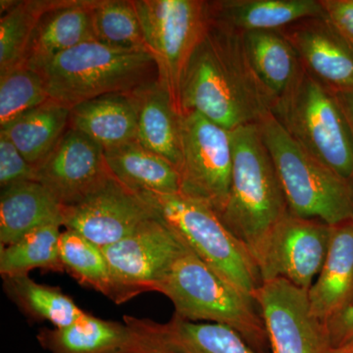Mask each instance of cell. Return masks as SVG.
<instances>
[{
	"mask_svg": "<svg viewBox=\"0 0 353 353\" xmlns=\"http://www.w3.org/2000/svg\"><path fill=\"white\" fill-rule=\"evenodd\" d=\"M63 215L66 229L101 248L123 240L159 216L152 202L113 174L82 201L63 208Z\"/></svg>",
	"mask_w": 353,
	"mask_h": 353,
	"instance_id": "cell-12",
	"label": "cell"
},
{
	"mask_svg": "<svg viewBox=\"0 0 353 353\" xmlns=\"http://www.w3.org/2000/svg\"><path fill=\"white\" fill-rule=\"evenodd\" d=\"M152 326L169 347L180 353H262L225 325L185 321L174 315L167 323L152 321Z\"/></svg>",
	"mask_w": 353,
	"mask_h": 353,
	"instance_id": "cell-26",
	"label": "cell"
},
{
	"mask_svg": "<svg viewBox=\"0 0 353 353\" xmlns=\"http://www.w3.org/2000/svg\"><path fill=\"white\" fill-rule=\"evenodd\" d=\"M353 137V90L334 92Z\"/></svg>",
	"mask_w": 353,
	"mask_h": 353,
	"instance_id": "cell-37",
	"label": "cell"
},
{
	"mask_svg": "<svg viewBox=\"0 0 353 353\" xmlns=\"http://www.w3.org/2000/svg\"><path fill=\"white\" fill-rule=\"evenodd\" d=\"M209 4L211 19L241 34L282 31L299 21L324 16L320 0H220Z\"/></svg>",
	"mask_w": 353,
	"mask_h": 353,
	"instance_id": "cell-18",
	"label": "cell"
},
{
	"mask_svg": "<svg viewBox=\"0 0 353 353\" xmlns=\"http://www.w3.org/2000/svg\"><path fill=\"white\" fill-rule=\"evenodd\" d=\"M185 246L175 230L158 216L123 240L102 248L110 274L108 299L123 304L157 292Z\"/></svg>",
	"mask_w": 353,
	"mask_h": 353,
	"instance_id": "cell-9",
	"label": "cell"
},
{
	"mask_svg": "<svg viewBox=\"0 0 353 353\" xmlns=\"http://www.w3.org/2000/svg\"><path fill=\"white\" fill-rule=\"evenodd\" d=\"M36 170L37 182L62 208L82 201L112 174L103 148L70 127Z\"/></svg>",
	"mask_w": 353,
	"mask_h": 353,
	"instance_id": "cell-14",
	"label": "cell"
},
{
	"mask_svg": "<svg viewBox=\"0 0 353 353\" xmlns=\"http://www.w3.org/2000/svg\"><path fill=\"white\" fill-rule=\"evenodd\" d=\"M143 196L211 270L253 299L262 284L259 267L212 208L180 194Z\"/></svg>",
	"mask_w": 353,
	"mask_h": 353,
	"instance_id": "cell-7",
	"label": "cell"
},
{
	"mask_svg": "<svg viewBox=\"0 0 353 353\" xmlns=\"http://www.w3.org/2000/svg\"><path fill=\"white\" fill-rule=\"evenodd\" d=\"M271 113L306 152L353 187V137L333 90L304 69Z\"/></svg>",
	"mask_w": 353,
	"mask_h": 353,
	"instance_id": "cell-6",
	"label": "cell"
},
{
	"mask_svg": "<svg viewBox=\"0 0 353 353\" xmlns=\"http://www.w3.org/2000/svg\"><path fill=\"white\" fill-rule=\"evenodd\" d=\"M130 336L125 323L109 321L85 313L62 328H43L37 336L50 353H115Z\"/></svg>",
	"mask_w": 353,
	"mask_h": 353,
	"instance_id": "cell-25",
	"label": "cell"
},
{
	"mask_svg": "<svg viewBox=\"0 0 353 353\" xmlns=\"http://www.w3.org/2000/svg\"><path fill=\"white\" fill-rule=\"evenodd\" d=\"M69 127L83 132L104 152L138 141L137 111L132 92H117L77 104Z\"/></svg>",
	"mask_w": 353,
	"mask_h": 353,
	"instance_id": "cell-20",
	"label": "cell"
},
{
	"mask_svg": "<svg viewBox=\"0 0 353 353\" xmlns=\"http://www.w3.org/2000/svg\"><path fill=\"white\" fill-rule=\"evenodd\" d=\"M180 194L220 215L226 205L233 167L231 132L196 111L181 116Z\"/></svg>",
	"mask_w": 353,
	"mask_h": 353,
	"instance_id": "cell-10",
	"label": "cell"
},
{
	"mask_svg": "<svg viewBox=\"0 0 353 353\" xmlns=\"http://www.w3.org/2000/svg\"><path fill=\"white\" fill-rule=\"evenodd\" d=\"M157 292L170 299L174 315L180 319L225 325L238 332L257 352L267 353L270 347L253 299L219 277L188 245Z\"/></svg>",
	"mask_w": 353,
	"mask_h": 353,
	"instance_id": "cell-3",
	"label": "cell"
},
{
	"mask_svg": "<svg viewBox=\"0 0 353 353\" xmlns=\"http://www.w3.org/2000/svg\"><path fill=\"white\" fill-rule=\"evenodd\" d=\"M59 248L65 272L79 284L109 297L110 274L101 248L82 234L66 229L60 236Z\"/></svg>",
	"mask_w": 353,
	"mask_h": 353,
	"instance_id": "cell-31",
	"label": "cell"
},
{
	"mask_svg": "<svg viewBox=\"0 0 353 353\" xmlns=\"http://www.w3.org/2000/svg\"><path fill=\"white\" fill-rule=\"evenodd\" d=\"M272 353H331L326 327L313 315L308 290L285 279L265 281L253 294Z\"/></svg>",
	"mask_w": 353,
	"mask_h": 353,
	"instance_id": "cell-11",
	"label": "cell"
},
{
	"mask_svg": "<svg viewBox=\"0 0 353 353\" xmlns=\"http://www.w3.org/2000/svg\"><path fill=\"white\" fill-rule=\"evenodd\" d=\"M331 226L289 213L275 228L259 262L262 283L282 278L309 290L328 252Z\"/></svg>",
	"mask_w": 353,
	"mask_h": 353,
	"instance_id": "cell-13",
	"label": "cell"
},
{
	"mask_svg": "<svg viewBox=\"0 0 353 353\" xmlns=\"http://www.w3.org/2000/svg\"><path fill=\"white\" fill-rule=\"evenodd\" d=\"M146 50L154 61L157 81L179 112L181 85L194 50L210 24V4L202 0H134Z\"/></svg>",
	"mask_w": 353,
	"mask_h": 353,
	"instance_id": "cell-8",
	"label": "cell"
},
{
	"mask_svg": "<svg viewBox=\"0 0 353 353\" xmlns=\"http://www.w3.org/2000/svg\"><path fill=\"white\" fill-rule=\"evenodd\" d=\"M331 353H353V341L343 345V347L333 348Z\"/></svg>",
	"mask_w": 353,
	"mask_h": 353,
	"instance_id": "cell-38",
	"label": "cell"
},
{
	"mask_svg": "<svg viewBox=\"0 0 353 353\" xmlns=\"http://www.w3.org/2000/svg\"><path fill=\"white\" fill-rule=\"evenodd\" d=\"M34 71L43 77L50 99L70 108L101 95L132 92L157 79L150 53L97 41L64 51Z\"/></svg>",
	"mask_w": 353,
	"mask_h": 353,
	"instance_id": "cell-4",
	"label": "cell"
},
{
	"mask_svg": "<svg viewBox=\"0 0 353 353\" xmlns=\"http://www.w3.org/2000/svg\"><path fill=\"white\" fill-rule=\"evenodd\" d=\"M304 69L334 92L353 90V44L326 18H308L282 30Z\"/></svg>",
	"mask_w": 353,
	"mask_h": 353,
	"instance_id": "cell-15",
	"label": "cell"
},
{
	"mask_svg": "<svg viewBox=\"0 0 353 353\" xmlns=\"http://www.w3.org/2000/svg\"><path fill=\"white\" fill-rule=\"evenodd\" d=\"M137 111V139L150 152L180 168L181 116L170 94L157 80L132 92Z\"/></svg>",
	"mask_w": 353,
	"mask_h": 353,
	"instance_id": "cell-19",
	"label": "cell"
},
{
	"mask_svg": "<svg viewBox=\"0 0 353 353\" xmlns=\"http://www.w3.org/2000/svg\"><path fill=\"white\" fill-rule=\"evenodd\" d=\"M94 0H55L39 19L26 54L25 66L37 69L79 44L95 41L92 8Z\"/></svg>",
	"mask_w": 353,
	"mask_h": 353,
	"instance_id": "cell-17",
	"label": "cell"
},
{
	"mask_svg": "<svg viewBox=\"0 0 353 353\" xmlns=\"http://www.w3.org/2000/svg\"><path fill=\"white\" fill-rule=\"evenodd\" d=\"M43 77L23 66L0 75V128L50 99Z\"/></svg>",
	"mask_w": 353,
	"mask_h": 353,
	"instance_id": "cell-32",
	"label": "cell"
},
{
	"mask_svg": "<svg viewBox=\"0 0 353 353\" xmlns=\"http://www.w3.org/2000/svg\"><path fill=\"white\" fill-rule=\"evenodd\" d=\"M63 224V208L41 183H21L1 190L0 248L39 228Z\"/></svg>",
	"mask_w": 353,
	"mask_h": 353,
	"instance_id": "cell-21",
	"label": "cell"
},
{
	"mask_svg": "<svg viewBox=\"0 0 353 353\" xmlns=\"http://www.w3.org/2000/svg\"><path fill=\"white\" fill-rule=\"evenodd\" d=\"M61 233L57 225L41 227L0 248L2 278L29 275L34 269L63 273L59 248Z\"/></svg>",
	"mask_w": 353,
	"mask_h": 353,
	"instance_id": "cell-28",
	"label": "cell"
},
{
	"mask_svg": "<svg viewBox=\"0 0 353 353\" xmlns=\"http://www.w3.org/2000/svg\"><path fill=\"white\" fill-rule=\"evenodd\" d=\"M105 159L111 173L139 194H180L178 169L138 141L108 150Z\"/></svg>",
	"mask_w": 353,
	"mask_h": 353,
	"instance_id": "cell-23",
	"label": "cell"
},
{
	"mask_svg": "<svg viewBox=\"0 0 353 353\" xmlns=\"http://www.w3.org/2000/svg\"><path fill=\"white\" fill-rule=\"evenodd\" d=\"M37 182L36 167L30 164L6 134L0 132V187Z\"/></svg>",
	"mask_w": 353,
	"mask_h": 353,
	"instance_id": "cell-33",
	"label": "cell"
},
{
	"mask_svg": "<svg viewBox=\"0 0 353 353\" xmlns=\"http://www.w3.org/2000/svg\"><path fill=\"white\" fill-rule=\"evenodd\" d=\"M71 108L54 99L37 106L0 128L32 166L50 155L69 128Z\"/></svg>",
	"mask_w": 353,
	"mask_h": 353,
	"instance_id": "cell-24",
	"label": "cell"
},
{
	"mask_svg": "<svg viewBox=\"0 0 353 353\" xmlns=\"http://www.w3.org/2000/svg\"><path fill=\"white\" fill-rule=\"evenodd\" d=\"M308 299L324 325L353 305V219L331 226L326 259Z\"/></svg>",
	"mask_w": 353,
	"mask_h": 353,
	"instance_id": "cell-16",
	"label": "cell"
},
{
	"mask_svg": "<svg viewBox=\"0 0 353 353\" xmlns=\"http://www.w3.org/2000/svg\"><path fill=\"white\" fill-rule=\"evenodd\" d=\"M257 125L292 214L330 226L353 219L350 183L306 152L271 112Z\"/></svg>",
	"mask_w": 353,
	"mask_h": 353,
	"instance_id": "cell-5",
	"label": "cell"
},
{
	"mask_svg": "<svg viewBox=\"0 0 353 353\" xmlns=\"http://www.w3.org/2000/svg\"><path fill=\"white\" fill-rule=\"evenodd\" d=\"M3 289L27 317L50 322L57 328L68 326L87 313L61 290L39 284L29 275L3 278Z\"/></svg>",
	"mask_w": 353,
	"mask_h": 353,
	"instance_id": "cell-27",
	"label": "cell"
},
{
	"mask_svg": "<svg viewBox=\"0 0 353 353\" xmlns=\"http://www.w3.org/2000/svg\"><path fill=\"white\" fill-rule=\"evenodd\" d=\"M180 101L182 114L196 111L232 132L259 124L275 99L250 66L243 34L211 19L185 69Z\"/></svg>",
	"mask_w": 353,
	"mask_h": 353,
	"instance_id": "cell-1",
	"label": "cell"
},
{
	"mask_svg": "<svg viewBox=\"0 0 353 353\" xmlns=\"http://www.w3.org/2000/svg\"><path fill=\"white\" fill-rule=\"evenodd\" d=\"M243 41L253 72L275 101L296 85L303 65L284 32H246Z\"/></svg>",
	"mask_w": 353,
	"mask_h": 353,
	"instance_id": "cell-22",
	"label": "cell"
},
{
	"mask_svg": "<svg viewBox=\"0 0 353 353\" xmlns=\"http://www.w3.org/2000/svg\"><path fill=\"white\" fill-rule=\"evenodd\" d=\"M324 17L353 44V0H320Z\"/></svg>",
	"mask_w": 353,
	"mask_h": 353,
	"instance_id": "cell-35",
	"label": "cell"
},
{
	"mask_svg": "<svg viewBox=\"0 0 353 353\" xmlns=\"http://www.w3.org/2000/svg\"><path fill=\"white\" fill-rule=\"evenodd\" d=\"M124 323L130 336L122 347L115 353H180L169 347L152 326V320L124 316Z\"/></svg>",
	"mask_w": 353,
	"mask_h": 353,
	"instance_id": "cell-34",
	"label": "cell"
},
{
	"mask_svg": "<svg viewBox=\"0 0 353 353\" xmlns=\"http://www.w3.org/2000/svg\"><path fill=\"white\" fill-rule=\"evenodd\" d=\"M231 139V183L219 217L259 265L274 230L289 214V206L259 125L236 128Z\"/></svg>",
	"mask_w": 353,
	"mask_h": 353,
	"instance_id": "cell-2",
	"label": "cell"
},
{
	"mask_svg": "<svg viewBox=\"0 0 353 353\" xmlns=\"http://www.w3.org/2000/svg\"><path fill=\"white\" fill-rule=\"evenodd\" d=\"M95 41L119 50L146 51L134 0H94L92 8Z\"/></svg>",
	"mask_w": 353,
	"mask_h": 353,
	"instance_id": "cell-30",
	"label": "cell"
},
{
	"mask_svg": "<svg viewBox=\"0 0 353 353\" xmlns=\"http://www.w3.org/2000/svg\"><path fill=\"white\" fill-rule=\"evenodd\" d=\"M55 0H24L0 18V75L25 66L26 54L39 19Z\"/></svg>",
	"mask_w": 353,
	"mask_h": 353,
	"instance_id": "cell-29",
	"label": "cell"
},
{
	"mask_svg": "<svg viewBox=\"0 0 353 353\" xmlns=\"http://www.w3.org/2000/svg\"><path fill=\"white\" fill-rule=\"evenodd\" d=\"M332 347H343L353 341V305L325 324Z\"/></svg>",
	"mask_w": 353,
	"mask_h": 353,
	"instance_id": "cell-36",
	"label": "cell"
}]
</instances>
